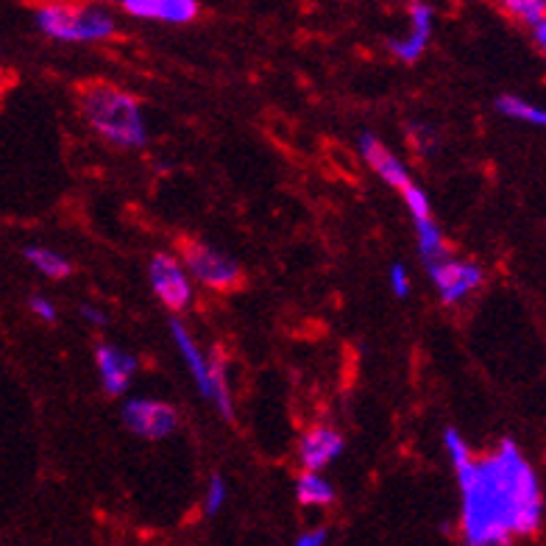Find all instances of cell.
I'll list each match as a JSON object with an SVG mask.
<instances>
[{
	"label": "cell",
	"instance_id": "7",
	"mask_svg": "<svg viewBox=\"0 0 546 546\" xmlns=\"http://www.w3.org/2000/svg\"><path fill=\"white\" fill-rule=\"evenodd\" d=\"M427 273L446 307L463 304L485 285L482 265L471 260H460V257H446V260L435 262V265H429Z\"/></svg>",
	"mask_w": 546,
	"mask_h": 546
},
{
	"label": "cell",
	"instance_id": "26",
	"mask_svg": "<svg viewBox=\"0 0 546 546\" xmlns=\"http://www.w3.org/2000/svg\"><path fill=\"white\" fill-rule=\"evenodd\" d=\"M533 39H535V45H538V51L546 56V17L541 20V23H535L533 26Z\"/></svg>",
	"mask_w": 546,
	"mask_h": 546
},
{
	"label": "cell",
	"instance_id": "24",
	"mask_svg": "<svg viewBox=\"0 0 546 546\" xmlns=\"http://www.w3.org/2000/svg\"><path fill=\"white\" fill-rule=\"evenodd\" d=\"M326 544H329V530H326V527H312V530H307V533H301L293 546H326Z\"/></svg>",
	"mask_w": 546,
	"mask_h": 546
},
{
	"label": "cell",
	"instance_id": "6",
	"mask_svg": "<svg viewBox=\"0 0 546 546\" xmlns=\"http://www.w3.org/2000/svg\"><path fill=\"white\" fill-rule=\"evenodd\" d=\"M123 424L134 432L137 438L145 441H165L170 435H176V429L182 424L179 410L173 404L162 402V399H148V396H137L123 404Z\"/></svg>",
	"mask_w": 546,
	"mask_h": 546
},
{
	"label": "cell",
	"instance_id": "23",
	"mask_svg": "<svg viewBox=\"0 0 546 546\" xmlns=\"http://www.w3.org/2000/svg\"><path fill=\"white\" fill-rule=\"evenodd\" d=\"M28 310L37 315L42 324H56V318H59V310H56V304H53L48 296H42V293H34L31 299H28Z\"/></svg>",
	"mask_w": 546,
	"mask_h": 546
},
{
	"label": "cell",
	"instance_id": "28",
	"mask_svg": "<svg viewBox=\"0 0 546 546\" xmlns=\"http://www.w3.org/2000/svg\"><path fill=\"white\" fill-rule=\"evenodd\" d=\"M95 3H98V6H120V3H123V0H95Z\"/></svg>",
	"mask_w": 546,
	"mask_h": 546
},
{
	"label": "cell",
	"instance_id": "21",
	"mask_svg": "<svg viewBox=\"0 0 546 546\" xmlns=\"http://www.w3.org/2000/svg\"><path fill=\"white\" fill-rule=\"evenodd\" d=\"M402 201L407 212H410V218L413 221H429L432 218V207H429V195L424 193V187L421 184H413V187H407L402 193Z\"/></svg>",
	"mask_w": 546,
	"mask_h": 546
},
{
	"label": "cell",
	"instance_id": "8",
	"mask_svg": "<svg viewBox=\"0 0 546 546\" xmlns=\"http://www.w3.org/2000/svg\"><path fill=\"white\" fill-rule=\"evenodd\" d=\"M357 145H360V156L365 159V165L374 170L379 179L388 184V187H393L399 195H402L407 187L416 184V179H413V173L407 170V165L390 151L388 145L379 140L377 134L363 131V134L357 137Z\"/></svg>",
	"mask_w": 546,
	"mask_h": 546
},
{
	"label": "cell",
	"instance_id": "2",
	"mask_svg": "<svg viewBox=\"0 0 546 546\" xmlns=\"http://www.w3.org/2000/svg\"><path fill=\"white\" fill-rule=\"evenodd\" d=\"M76 98L81 117L104 143L120 151H137L148 143L143 106L129 90L112 81H84Z\"/></svg>",
	"mask_w": 546,
	"mask_h": 546
},
{
	"label": "cell",
	"instance_id": "3",
	"mask_svg": "<svg viewBox=\"0 0 546 546\" xmlns=\"http://www.w3.org/2000/svg\"><path fill=\"white\" fill-rule=\"evenodd\" d=\"M37 26L56 42H106L117 34V23L109 9L98 3L76 0H45L37 9Z\"/></svg>",
	"mask_w": 546,
	"mask_h": 546
},
{
	"label": "cell",
	"instance_id": "25",
	"mask_svg": "<svg viewBox=\"0 0 546 546\" xmlns=\"http://www.w3.org/2000/svg\"><path fill=\"white\" fill-rule=\"evenodd\" d=\"M81 318L92 326H104L106 324V315L104 310H98V307H92V304H81Z\"/></svg>",
	"mask_w": 546,
	"mask_h": 546
},
{
	"label": "cell",
	"instance_id": "16",
	"mask_svg": "<svg viewBox=\"0 0 546 546\" xmlns=\"http://www.w3.org/2000/svg\"><path fill=\"white\" fill-rule=\"evenodd\" d=\"M496 112L507 120H516L533 129H546V106H538L521 95H499L496 98Z\"/></svg>",
	"mask_w": 546,
	"mask_h": 546
},
{
	"label": "cell",
	"instance_id": "5",
	"mask_svg": "<svg viewBox=\"0 0 546 546\" xmlns=\"http://www.w3.org/2000/svg\"><path fill=\"white\" fill-rule=\"evenodd\" d=\"M148 282H151L156 299L162 301V307L173 312V315L187 312L193 307V279L187 276L179 257H173L168 251H156L151 262H148Z\"/></svg>",
	"mask_w": 546,
	"mask_h": 546
},
{
	"label": "cell",
	"instance_id": "12",
	"mask_svg": "<svg viewBox=\"0 0 546 546\" xmlns=\"http://www.w3.org/2000/svg\"><path fill=\"white\" fill-rule=\"evenodd\" d=\"M95 365H98V377H101L106 396H115V399L131 388V382L140 371L137 357L129 351L117 349L112 343H101L95 349Z\"/></svg>",
	"mask_w": 546,
	"mask_h": 546
},
{
	"label": "cell",
	"instance_id": "10",
	"mask_svg": "<svg viewBox=\"0 0 546 546\" xmlns=\"http://www.w3.org/2000/svg\"><path fill=\"white\" fill-rule=\"evenodd\" d=\"M346 449L343 432L332 424H312L299 441V466L301 471L321 474L326 466H332Z\"/></svg>",
	"mask_w": 546,
	"mask_h": 546
},
{
	"label": "cell",
	"instance_id": "15",
	"mask_svg": "<svg viewBox=\"0 0 546 546\" xmlns=\"http://www.w3.org/2000/svg\"><path fill=\"white\" fill-rule=\"evenodd\" d=\"M413 223H416V243H418V254H421L424 268L435 265V262L446 260V257H452L449 243H446V237H443L441 226L435 223V218H429V221H413Z\"/></svg>",
	"mask_w": 546,
	"mask_h": 546
},
{
	"label": "cell",
	"instance_id": "4",
	"mask_svg": "<svg viewBox=\"0 0 546 546\" xmlns=\"http://www.w3.org/2000/svg\"><path fill=\"white\" fill-rule=\"evenodd\" d=\"M179 262L190 279L198 285L209 287L215 293H234L246 285V273L237 262L223 254L221 248H215L207 240L198 237H182L179 240Z\"/></svg>",
	"mask_w": 546,
	"mask_h": 546
},
{
	"label": "cell",
	"instance_id": "14",
	"mask_svg": "<svg viewBox=\"0 0 546 546\" xmlns=\"http://www.w3.org/2000/svg\"><path fill=\"white\" fill-rule=\"evenodd\" d=\"M296 499H299L301 507H329L335 505L338 491H335V485L326 480L324 474L301 471L299 480H296Z\"/></svg>",
	"mask_w": 546,
	"mask_h": 546
},
{
	"label": "cell",
	"instance_id": "19",
	"mask_svg": "<svg viewBox=\"0 0 546 546\" xmlns=\"http://www.w3.org/2000/svg\"><path fill=\"white\" fill-rule=\"evenodd\" d=\"M229 502V482L223 474H212L204 488V513L207 516H218Z\"/></svg>",
	"mask_w": 546,
	"mask_h": 546
},
{
	"label": "cell",
	"instance_id": "20",
	"mask_svg": "<svg viewBox=\"0 0 546 546\" xmlns=\"http://www.w3.org/2000/svg\"><path fill=\"white\" fill-rule=\"evenodd\" d=\"M443 449H446V457H449L452 468L466 466L468 460L474 457L471 446H468V441L463 438V432H457L455 427L443 429Z\"/></svg>",
	"mask_w": 546,
	"mask_h": 546
},
{
	"label": "cell",
	"instance_id": "22",
	"mask_svg": "<svg viewBox=\"0 0 546 546\" xmlns=\"http://www.w3.org/2000/svg\"><path fill=\"white\" fill-rule=\"evenodd\" d=\"M388 282L396 299H407L410 290H413V285H410V273H407V265H404V262H393V265H390Z\"/></svg>",
	"mask_w": 546,
	"mask_h": 546
},
{
	"label": "cell",
	"instance_id": "9",
	"mask_svg": "<svg viewBox=\"0 0 546 546\" xmlns=\"http://www.w3.org/2000/svg\"><path fill=\"white\" fill-rule=\"evenodd\" d=\"M407 17H410V31L404 37L390 39V53L404 62V65H416L418 59L427 53L429 39H432V28H435V12L424 0H410L407 6Z\"/></svg>",
	"mask_w": 546,
	"mask_h": 546
},
{
	"label": "cell",
	"instance_id": "27",
	"mask_svg": "<svg viewBox=\"0 0 546 546\" xmlns=\"http://www.w3.org/2000/svg\"><path fill=\"white\" fill-rule=\"evenodd\" d=\"M6 87H9V78H6V73L0 70V98H3V92H6Z\"/></svg>",
	"mask_w": 546,
	"mask_h": 546
},
{
	"label": "cell",
	"instance_id": "13",
	"mask_svg": "<svg viewBox=\"0 0 546 546\" xmlns=\"http://www.w3.org/2000/svg\"><path fill=\"white\" fill-rule=\"evenodd\" d=\"M120 9L131 17L168 26H187L201 12L198 0H123Z\"/></svg>",
	"mask_w": 546,
	"mask_h": 546
},
{
	"label": "cell",
	"instance_id": "11",
	"mask_svg": "<svg viewBox=\"0 0 546 546\" xmlns=\"http://www.w3.org/2000/svg\"><path fill=\"white\" fill-rule=\"evenodd\" d=\"M170 338H173V346H176L179 357L187 365V371H190V377H193L201 399L209 402V396H212V360H209V351L198 346L193 332L179 318H170Z\"/></svg>",
	"mask_w": 546,
	"mask_h": 546
},
{
	"label": "cell",
	"instance_id": "17",
	"mask_svg": "<svg viewBox=\"0 0 546 546\" xmlns=\"http://www.w3.org/2000/svg\"><path fill=\"white\" fill-rule=\"evenodd\" d=\"M23 257H26V262L34 271L48 276V279H56V282H62V279H67L73 273V262L67 260L65 254L53 251V248L28 246L23 248Z\"/></svg>",
	"mask_w": 546,
	"mask_h": 546
},
{
	"label": "cell",
	"instance_id": "18",
	"mask_svg": "<svg viewBox=\"0 0 546 546\" xmlns=\"http://www.w3.org/2000/svg\"><path fill=\"white\" fill-rule=\"evenodd\" d=\"M496 3L507 17H513L530 28L546 17V0H496Z\"/></svg>",
	"mask_w": 546,
	"mask_h": 546
},
{
	"label": "cell",
	"instance_id": "1",
	"mask_svg": "<svg viewBox=\"0 0 546 546\" xmlns=\"http://www.w3.org/2000/svg\"><path fill=\"white\" fill-rule=\"evenodd\" d=\"M463 546H513L544 524V488L516 441H499L485 455L455 468Z\"/></svg>",
	"mask_w": 546,
	"mask_h": 546
}]
</instances>
